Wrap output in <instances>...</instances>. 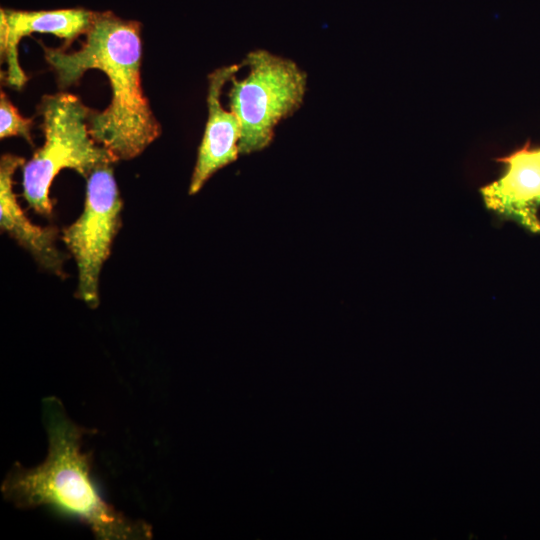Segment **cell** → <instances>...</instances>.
<instances>
[{
    "label": "cell",
    "mask_w": 540,
    "mask_h": 540,
    "mask_svg": "<svg viewBox=\"0 0 540 540\" xmlns=\"http://www.w3.org/2000/svg\"><path fill=\"white\" fill-rule=\"evenodd\" d=\"M111 164L90 173L83 211L62 233L78 270L76 295L91 308L99 304L100 273L121 226L122 200Z\"/></svg>",
    "instance_id": "cell-5"
},
{
    "label": "cell",
    "mask_w": 540,
    "mask_h": 540,
    "mask_svg": "<svg viewBox=\"0 0 540 540\" xmlns=\"http://www.w3.org/2000/svg\"><path fill=\"white\" fill-rule=\"evenodd\" d=\"M242 65L248 73L232 77L228 97L241 127L240 154L248 155L267 148L276 126L302 106L307 74L293 60L264 49L249 52Z\"/></svg>",
    "instance_id": "cell-4"
},
{
    "label": "cell",
    "mask_w": 540,
    "mask_h": 540,
    "mask_svg": "<svg viewBox=\"0 0 540 540\" xmlns=\"http://www.w3.org/2000/svg\"><path fill=\"white\" fill-rule=\"evenodd\" d=\"M233 64L215 69L208 77V118L192 173L189 194H197L218 170L236 161L240 154L241 127L235 114L221 103L227 82L241 69Z\"/></svg>",
    "instance_id": "cell-6"
},
{
    "label": "cell",
    "mask_w": 540,
    "mask_h": 540,
    "mask_svg": "<svg viewBox=\"0 0 540 540\" xmlns=\"http://www.w3.org/2000/svg\"><path fill=\"white\" fill-rule=\"evenodd\" d=\"M39 111L45 140L23 165V196L35 212L51 216L49 190L62 169H73L87 179L98 166L116 160L91 136L88 119L92 110L77 96L45 95Z\"/></svg>",
    "instance_id": "cell-3"
},
{
    "label": "cell",
    "mask_w": 540,
    "mask_h": 540,
    "mask_svg": "<svg viewBox=\"0 0 540 540\" xmlns=\"http://www.w3.org/2000/svg\"><path fill=\"white\" fill-rule=\"evenodd\" d=\"M504 175L481 189L486 206L527 230L540 232V148L529 143L507 157Z\"/></svg>",
    "instance_id": "cell-7"
},
{
    "label": "cell",
    "mask_w": 540,
    "mask_h": 540,
    "mask_svg": "<svg viewBox=\"0 0 540 540\" xmlns=\"http://www.w3.org/2000/svg\"><path fill=\"white\" fill-rule=\"evenodd\" d=\"M48 452L43 463L25 468L16 463L6 474L1 492L21 509L49 506L81 520L102 540H146L150 526L113 509L99 495L90 477L89 457L82 451L86 429L67 415L62 402L42 401Z\"/></svg>",
    "instance_id": "cell-2"
},
{
    "label": "cell",
    "mask_w": 540,
    "mask_h": 540,
    "mask_svg": "<svg viewBox=\"0 0 540 540\" xmlns=\"http://www.w3.org/2000/svg\"><path fill=\"white\" fill-rule=\"evenodd\" d=\"M25 164L22 157L5 154L0 160V226L26 249L45 270L64 277L65 256L56 246L57 229L34 225L19 206L13 191V176Z\"/></svg>",
    "instance_id": "cell-9"
},
{
    "label": "cell",
    "mask_w": 540,
    "mask_h": 540,
    "mask_svg": "<svg viewBox=\"0 0 540 540\" xmlns=\"http://www.w3.org/2000/svg\"><path fill=\"white\" fill-rule=\"evenodd\" d=\"M93 11L82 8L56 10L0 11V52L7 65L6 81L20 89L27 82L18 59L20 40L34 32L49 33L64 40L66 49L78 36L86 34Z\"/></svg>",
    "instance_id": "cell-8"
},
{
    "label": "cell",
    "mask_w": 540,
    "mask_h": 540,
    "mask_svg": "<svg viewBox=\"0 0 540 540\" xmlns=\"http://www.w3.org/2000/svg\"><path fill=\"white\" fill-rule=\"evenodd\" d=\"M85 35L73 52L44 47L45 59L62 89L78 83L88 69L106 74L111 102L101 112L92 110L89 131L116 161L133 159L161 134L141 84V24L111 11L94 12Z\"/></svg>",
    "instance_id": "cell-1"
},
{
    "label": "cell",
    "mask_w": 540,
    "mask_h": 540,
    "mask_svg": "<svg viewBox=\"0 0 540 540\" xmlns=\"http://www.w3.org/2000/svg\"><path fill=\"white\" fill-rule=\"evenodd\" d=\"M32 120L22 117L4 92L0 96V138L21 136L32 145Z\"/></svg>",
    "instance_id": "cell-10"
}]
</instances>
